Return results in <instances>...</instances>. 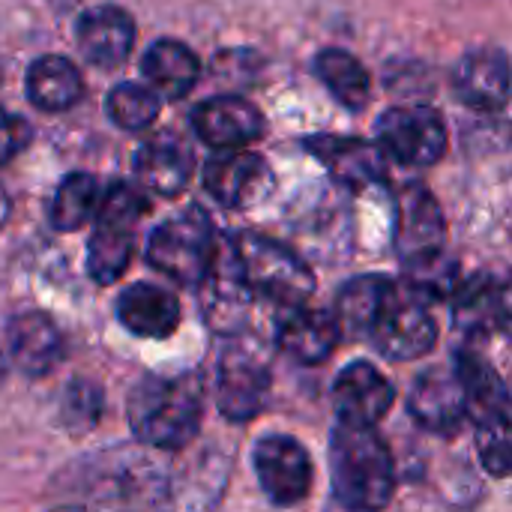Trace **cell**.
<instances>
[{
  "mask_svg": "<svg viewBox=\"0 0 512 512\" xmlns=\"http://www.w3.org/2000/svg\"><path fill=\"white\" fill-rule=\"evenodd\" d=\"M132 435L159 453L189 447L201 432L204 417V381L195 372L183 375H147L126 402Z\"/></svg>",
  "mask_w": 512,
  "mask_h": 512,
  "instance_id": "1",
  "label": "cell"
},
{
  "mask_svg": "<svg viewBox=\"0 0 512 512\" xmlns=\"http://www.w3.org/2000/svg\"><path fill=\"white\" fill-rule=\"evenodd\" d=\"M330 477L339 504L351 512H381L396 492V468L384 438L375 429L345 426L333 429Z\"/></svg>",
  "mask_w": 512,
  "mask_h": 512,
  "instance_id": "2",
  "label": "cell"
},
{
  "mask_svg": "<svg viewBox=\"0 0 512 512\" xmlns=\"http://www.w3.org/2000/svg\"><path fill=\"white\" fill-rule=\"evenodd\" d=\"M231 261L252 294H261L285 309L303 306L315 291V276L309 264L285 243L243 231L228 246Z\"/></svg>",
  "mask_w": 512,
  "mask_h": 512,
  "instance_id": "3",
  "label": "cell"
},
{
  "mask_svg": "<svg viewBox=\"0 0 512 512\" xmlns=\"http://www.w3.org/2000/svg\"><path fill=\"white\" fill-rule=\"evenodd\" d=\"M147 210V198L129 183H114L105 192L96 210V228L87 243V273L93 282L111 285L126 273L135 249V231Z\"/></svg>",
  "mask_w": 512,
  "mask_h": 512,
  "instance_id": "4",
  "label": "cell"
},
{
  "mask_svg": "<svg viewBox=\"0 0 512 512\" xmlns=\"http://www.w3.org/2000/svg\"><path fill=\"white\" fill-rule=\"evenodd\" d=\"M219 243L213 219L201 207H189L165 219L147 243V261L180 285H201L216 261Z\"/></svg>",
  "mask_w": 512,
  "mask_h": 512,
  "instance_id": "5",
  "label": "cell"
},
{
  "mask_svg": "<svg viewBox=\"0 0 512 512\" xmlns=\"http://www.w3.org/2000/svg\"><path fill=\"white\" fill-rule=\"evenodd\" d=\"M270 387H273V372H270L267 351L255 339H246V333L231 336V342L219 354V369H216L219 411L231 423H249L264 411L270 399Z\"/></svg>",
  "mask_w": 512,
  "mask_h": 512,
  "instance_id": "6",
  "label": "cell"
},
{
  "mask_svg": "<svg viewBox=\"0 0 512 512\" xmlns=\"http://www.w3.org/2000/svg\"><path fill=\"white\" fill-rule=\"evenodd\" d=\"M366 339H372L387 360L408 363L435 348L438 327L423 297H417L405 285L390 282Z\"/></svg>",
  "mask_w": 512,
  "mask_h": 512,
  "instance_id": "7",
  "label": "cell"
},
{
  "mask_svg": "<svg viewBox=\"0 0 512 512\" xmlns=\"http://www.w3.org/2000/svg\"><path fill=\"white\" fill-rule=\"evenodd\" d=\"M378 150L402 168H429L447 150V123L429 105H402L381 114Z\"/></svg>",
  "mask_w": 512,
  "mask_h": 512,
  "instance_id": "8",
  "label": "cell"
},
{
  "mask_svg": "<svg viewBox=\"0 0 512 512\" xmlns=\"http://www.w3.org/2000/svg\"><path fill=\"white\" fill-rule=\"evenodd\" d=\"M255 477L276 507H297L309 498L315 468L306 447L291 435H264L252 453Z\"/></svg>",
  "mask_w": 512,
  "mask_h": 512,
  "instance_id": "9",
  "label": "cell"
},
{
  "mask_svg": "<svg viewBox=\"0 0 512 512\" xmlns=\"http://www.w3.org/2000/svg\"><path fill=\"white\" fill-rule=\"evenodd\" d=\"M75 42L81 57L105 72L120 69L135 45V21L123 6L96 3L75 21Z\"/></svg>",
  "mask_w": 512,
  "mask_h": 512,
  "instance_id": "10",
  "label": "cell"
},
{
  "mask_svg": "<svg viewBox=\"0 0 512 512\" xmlns=\"http://www.w3.org/2000/svg\"><path fill=\"white\" fill-rule=\"evenodd\" d=\"M273 171L264 156L249 150H231L225 156H213L204 168L207 192L228 210H246L261 204L273 192Z\"/></svg>",
  "mask_w": 512,
  "mask_h": 512,
  "instance_id": "11",
  "label": "cell"
},
{
  "mask_svg": "<svg viewBox=\"0 0 512 512\" xmlns=\"http://www.w3.org/2000/svg\"><path fill=\"white\" fill-rule=\"evenodd\" d=\"M393 399H396L393 384L366 360L345 366L333 384L336 414H339V423L345 426L375 429L384 420V414L393 408Z\"/></svg>",
  "mask_w": 512,
  "mask_h": 512,
  "instance_id": "12",
  "label": "cell"
},
{
  "mask_svg": "<svg viewBox=\"0 0 512 512\" xmlns=\"http://www.w3.org/2000/svg\"><path fill=\"white\" fill-rule=\"evenodd\" d=\"M453 375L465 399V417H471L477 429H510V390L486 357L477 351H459Z\"/></svg>",
  "mask_w": 512,
  "mask_h": 512,
  "instance_id": "13",
  "label": "cell"
},
{
  "mask_svg": "<svg viewBox=\"0 0 512 512\" xmlns=\"http://www.w3.org/2000/svg\"><path fill=\"white\" fill-rule=\"evenodd\" d=\"M192 126L213 150H243L264 135V114L243 96H213L195 108Z\"/></svg>",
  "mask_w": 512,
  "mask_h": 512,
  "instance_id": "14",
  "label": "cell"
},
{
  "mask_svg": "<svg viewBox=\"0 0 512 512\" xmlns=\"http://www.w3.org/2000/svg\"><path fill=\"white\" fill-rule=\"evenodd\" d=\"M306 150L333 174L336 183L354 192L387 180V159L378 150V144L360 138L321 135V138H306Z\"/></svg>",
  "mask_w": 512,
  "mask_h": 512,
  "instance_id": "15",
  "label": "cell"
},
{
  "mask_svg": "<svg viewBox=\"0 0 512 512\" xmlns=\"http://www.w3.org/2000/svg\"><path fill=\"white\" fill-rule=\"evenodd\" d=\"M195 174V156L192 147L174 135V132H159L156 138L144 141L135 153V177L138 183L162 198L180 195Z\"/></svg>",
  "mask_w": 512,
  "mask_h": 512,
  "instance_id": "16",
  "label": "cell"
},
{
  "mask_svg": "<svg viewBox=\"0 0 512 512\" xmlns=\"http://www.w3.org/2000/svg\"><path fill=\"white\" fill-rule=\"evenodd\" d=\"M447 225L441 204L426 186H405L399 195V219H396V252L402 261H414L444 249Z\"/></svg>",
  "mask_w": 512,
  "mask_h": 512,
  "instance_id": "17",
  "label": "cell"
},
{
  "mask_svg": "<svg viewBox=\"0 0 512 512\" xmlns=\"http://www.w3.org/2000/svg\"><path fill=\"white\" fill-rule=\"evenodd\" d=\"M459 102L474 111H498L510 96V60L501 48H477L465 54L453 72Z\"/></svg>",
  "mask_w": 512,
  "mask_h": 512,
  "instance_id": "18",
  "label": "cell"
},
{
  "mask_svg": "<svg viewBox=\"0 0 512 512\" xmlns=\"http://www.w3.org/2000/svg\"><path fill=\"white\" fill-rule=\"evenodd\" d=\"M9 360L27 378H45L63 360V336L45 312H21L6 327Z\"/></svg>",
  "mask_w": 512,
  "mask_h": 512,
  "instance_id": "19",
  "label": "cell"
},
{
  "mask_svg": "<svg viewBox=\"0 0 512 512\" xmlns=\"http://www.w3.org/2000/svg\"><path fill=\"white\" fill-rule=\"evenodd\" d=\"M453 297L456 327L468 336H495L510 327V297L504 279L492 273H477L468 282H459Z\"/></svg>",
  "mask_w": 512,
  "mask_h": 512,
  "instance_id": "20",
  "label": "cell"
},
{
  "mask_svg": "<svg viewBox=\"0 0 512 512\" xmlns=\"http://www.w3.org/2000/svg\"><path fill=\"white\" fill-rule=\"evenodd\" d=\"M408 411L426 432L453 435L465 420V399L456 375L447 369H426L411 387Z\"/></svg>",
  "mask_w": 512,
  "mask_h": 512,
  "instance_id": "21",
  "label": "cell"
},
{
  "mask_svg": "<svg viewBox=\"0 0 512 512\" xmlns=\"http://www.w3.org/2000/svg\"><path fill=\"white\" fill-rule=\"evenodd\" d=\"M201 291H204L201 309H204L207 324L225 336L243 333V321L249 315L252 291L243 285V279L231 261V252H228V258H222L216 252V261H213L207 279L201 282Z\"/></svg>",
  "mask_w": 512,
  "mask_h": 512,
  "instance_id": "22",
  "label": "cell"
},
{
  "mask_svg": "<svg viewBox=\"0 0 512 512\" xmlns=\"http://www.w3.org/2000/svg\"><path fill=\"white\" fill-rule=\"evenodd\" d=\"M339 336L342 333H339L333 315L318 312V309H306V306L288 309L279 321V330H276L279 348L291 360L306 363V366H318V363L330 360V354L339 345Z\"/></svg>",
  "mask_w": 512,
  "mask_h": 512,
  "instance_id": "23",
  "label": "cell"
},
{
  "mask_svg": "<svg viewBox=\"0 0 512 512\" xmlns=\"http://www.w3.org/2000/svg\"><path fill=\"white\" fill-rule=\"evenodd\" d=\"M117 318L129 333L141 339H168L180 324V303L171 291L138 282L120 294Z\"/></svg>",
  "mask_w": 512,
  "mask_h": 512,
  "instance_id": "24",
  "label": "cell"
},
{
  "mask_svg": "<svg viewBox=\"0 0 512 512\" xmlns=\"http://www.w3.org/2000/svg\"><path fill=\"white\" fill-rule=\"evenodd\" d=\"M141 72L159 99H183L201 78V60L189 45L177 39H159L147 48Z\"/></svg>",
  "mask_w": 512,
  "mask_h": 512,
  "instance_id": "25",
  "label": "cell"
},
{
  "mask_svg": "<svg viewBox=\"0 0 512 512\" xmlns=\"http://www.w3.org/2000/svg\"><path fill=\"white\" fill-rule=\"evenodd\" d=\"M24 90H27V99L39 111L60 114V111H69L81 99L84 78H81V69L69 57L42 54L27 66Z\"/></svg>",
  "mask_w": 512,
  "mask_h": 512,
  "instance_id": "26",
  "label": "cell"
},
{
  "mask_svg": "<svg viewBox=\"0 0 512 512\" xmlns=\"http://www.w3.org/2000/svg\"><path fill=\"white\" fill-rule=\"evenodd\" d=\"M315 75L333 93V99L351 111H363L372 99V78L366 66L342 48H324L315 57Z\"/></svg>",
  "mask_w": 512,
  "mask_h": 512,
  "instance_id": "27",
  "label": "cell"
},
{
  "mask_svg": "<svg viewBox=\"0 0 512 512\" xmlns=\"http://www.w3.org/2000/svg\"><path fill=\"white\" fill-rule=\"evenodd\" d=\"M390 288L387 276H357L351 279L336 300V327L345 336H369V327L378 315V306Z\"/></svg>",
  "mask_w": 512,
  "mask_h": 512,
  "instance_id": "28",
  "label": "cell"
},
{
  "mask_svg": "<svg viewBox=\"0 0 512 512\" xmlns=\"http://www.w3.org/2000/svg\"><path fill=\"white\" fill-rule=\"evenodd\" d=\"M99 183L93 174H84V171H75V174H66L54 192V201H51V225L57 231H78L81 225H87L93 219V213L99 210Z\"/></svg>",
  "mask_w": 512,
  "mask_h": 512,
  "instance_id": "29",
  "label": "cell"
},
{
  "mask_svg": "<svg viewBox=\"0 0 512 512\" xmlns=\"http://www.w3.org/2000/svg\"><path fill=\"white\" fill-rule=\"evenodd\" d=\"M108 117L126 129V132H141L147 126H153V120L159 117L162 99L147 87V84H135V81H123L108 93Z\"/></svg>",
  "mask_w": 512,
  "mask_h": 512,
  "instance_id": "30",
  "label": "cell"
},
{
  "mask_svg": "<svg viewBox=\"0 0 512 512\" xmlns=\"http://www.w3.org/2000/svg\"><path fill=\"white\" fill-rule=\"evenodd\" d=\"M99 417H102V390L90 381H72L63 390L60 420L72 432H87L99 423Z\"/></svg>",
  "mask_w": 512,
  "mask_h": 512,
  "instance_id": "31",
  "label": "cell"
},
{
  "mask_svg": "<svg viewBox=\"0 0 512 512\" xmlns=\"http://www.w3.org/2000/svg\"><path fill=\"white\" fill-rule=\"evenodd\" d=\"M477 453L483 468L492 477H507L510 474V429L495 426V429H477Z\"/></svg>",
  "mask_w": 512,
  "mask_h": 512,
  "instance_id": "32",
  "label": "cell"
},
{
  "mask_svg": "<svg viewBox=\"0 0 512 512\" xmlns=\"http://www.w3.org/2000/svg\"><path fill=\"white\" fill-rule=\"evenodd\" d=\"M33 138V129L24 117L0 108V168L9 165Z\"/></svg>",
  "mask_w": 512,
  "mask_h": 512,
  "instance_id": "33",
  "label": "cell"
},
{
  "mask_svg": "<svg viewBox=\"0 0 512 512\" xmlns=\"http://www.w3.org/2000/svg\"><path fill=\"white\" fill-rule=\"evenodd\" d=\"M9 213H12V204H9V195H6V189L0 186V228L9 222Z\"/></svg>",
  "mask_w": 512,
  "mask_h": 512,
  "instance_id": "34",
  "label": "cell"
},
{
  "mask_svg": "<svg viewBox=\"0 0 512 512\" xmlns=\"http://www.w3.org/2000/svg\"><path fill=\"white\" fill-rule=\"evenodd\" d=\"M51 512H99V510H90V507H60V510H51Z\"/></svg>",
  "mask_w": 512,
  "mask_h": 512,
  "instance_id": "35",
  "label": "cell"
},
{
  "mask_svg": "<svg viewBox=\"0 0 512 512\" xmlns=\"http://www.w3.org/2000/svg\"><path fill=\"white\" fill-rule=\"evenodd\" d=\"M3 375H6V363H3V354H0V381H3Z\"/></svg>",
  "mask_w": 512,
  "mask_h": 512,
  "instance_id": "36",
  "label": "cell"
},
{
  "mask_svg": "<svg viewBox=\"0 0 512 512\" xmlns=\"http://www.w3.org/2000/svg\"><path fill=\"white\" fill-rule=\"evenodd\" d=\"M0 84H3V69H0Z\"/></svg>",
  "mask_w": 512,
  "mask_h": 512,
  "instance_id": "37",
  "label": "cell"
}]
</instances>
